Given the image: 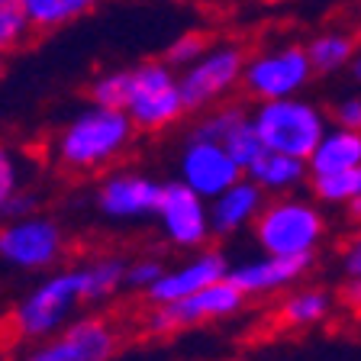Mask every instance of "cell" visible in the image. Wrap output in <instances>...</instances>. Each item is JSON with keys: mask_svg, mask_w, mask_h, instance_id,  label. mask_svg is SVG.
Segmentation results:
<instances>
[{"mask_svg": "<svg viewBox=\"0 0 361 361\" xmlns=\"http://www.w3.org/2000/svg\"><path fill=\"white\" fill-rule=\"evenodd\" d=\"M135 133L126 110L90 104L55 133L52 158L71 174H100L133 149Z\"/></svg>", "mask_w": 361, "mask_h": 361, "instance_id": "cell-1", "label": "cell"}, {"mask_svg": "<svg viewBox=\"0 0 361 361\" xmlns=\"http://www.w3.org/2000/svg\"><path fill=\"white\" fill-rule=\"evenodd\" d=\"M258 248L281 258H316V248L326 239V216L307 197H274L252 223Z\"/></svg>", "mask_w": 361, "mask_h": 361, "instance_id": "cell-2", "label": "cell"}, {"mask_svg": "<svg viewBox=\"0 0 361 361\" xmlns=\"http://www.w3.org/2000/svg\"><path fill=\"white\" fill-rule=\"evenodd\" d=\"M123 110L142 133H161L184 116V90H180V71L165 59L126 65V100Z\"/></svg>", "mask_w": 361, "mask_h": 361, "instance_id": "cell-3", "label": "cell"}, {"mask_svg": "<svg viewBox=\"0 0 361 361\" xmlns=\"http://www.w3.org/2000/svg\"><path fill=\"white\" fill-rule=\"evenodd\" d=\"M252 123H255L258 135H262L264 149L284 152V155L303 158L316 152L319 139L329 133V116L319 104L300 97H284V100H264L255 104L252 110Z\"/></svg>", "mask_w": 361, "mask_h": 361, "instance_id": "cell-4", "label": "cell"}, {"mask_svg": "<svg viewBox=\"0 0 361 361\" xmlns=\"http://www.w3.org/2000/svg\"><path fill=\"white\" fill-rule=\"evenodd\" d=\"M84 303L81 293V268L71 271H55L32 287L26 297L13 307L10 313V329L16 338H49L59 336L68 323L71 313Z\"/></svg>", "mask_w": 361, "mask_h": 361, "instance_id": "cell-5", "label": "cell"}, {"mask_svg": "<svg viewBox=\"0 0 361 361\" xmlns=\"http://www.w3.org/2000/svg\"><path fill=\"white\" fill-rule=\"evenodd\" d=\"M313 75H316V68L307 55V45L281 42V45H271V49L248 52L242 90L255 104L300 97L303 90H307V84L313 81Z\"/></svg>", "mask_w": 361, "mask_h": 361, "instance_id": "cell-6", "label": "cell"}, {"mask_svg": "<svg viewBox=\"0 0 361 361\" xmlns=\"http://www.w3.org/2000/svg\"><path fill=\"white\" fill-rule=\"evenodd\" d=\"M248 52L239 42H210L207 52L180 71V90L190 113H203L216 104H226L242 87Z\"/></svg>", "mask_w": 361, "mask_h": 361, "instance_id": "cell-7", "label": "cell"}, {"mask_svg": "<svg viewBox=\"0 0 361 361\" xmlns=\"http://www.w3.org/2000/svg\"><path fill=\"white\" fill-rule=\"evenodd\" d=\"M65 255V233L52 216H13L0 226V262L23 271H45Z\"/></svg>", "mask_w": 361, "mask_h": 361, "instance_id": "cell-8", "label": "cell"}, {"mask_svg": "<svg viewBox=\"0 0 361 361\" xmlns=\"http://www.w3.org/2000/svg\"><path fill=\"white\" fill-rule=\"evenodd\" d=\"M248 297L233 284V281H219L213 287L190 293L178 303H165V307H152L145 329L155 336H171L178 329H190V326L216 323V319H229L242 310Z\"/></svg>", "mask_w": 361, "mask_h": 361, "instance_id": "cell-9", "label": "cell"}, {"mask_svg": "<svg viewBox=\"0 0 361 361\" xmlns=\"http://www.w3.org/2000/svg\"><path fill=\"white\" fill-rule=\"evenodd\" d=\"M120 352V329L106 316L71 319L55 338L36 345L23 361H113Z\"/></svg>", "mask_w": 361, "mask_h": 361, "instance_id": "cell-10", "label": "cell"}, {"mask_svg": "<svg viewBox=\"0 0 361 361\" xmlns=\"http://www.w3.org/2000/svg\"><path fill=\"white\" fill-rule=\"evenodd\" d=\"M165 194V184L142 171H110L100 178L94 190L100 216L116 223H135V219L158 216V203Z\"/></svg>", "mask_w": 361, "mask_h": 361, "instance_id": "cell-11", "label": "cell"}, {"mask_svg": "<svg viewBox=\"0 0 361 361\" xmlns=\"http://www.w3.org/2000/svg\"><path fill=\"white\" fill-rule=\"evenodd\" d=\"M242 178H245V168L229 155L223 142L188 135V142L178 155V180H184L203 200H213L233 184H239Z\"/></svg>", "mask_w": 361, "mask_h": 361, "instance_id": "cell-12", "label": "cell"}, {"mask_svg": "<svg viewBox=\"0 0 361 361\" xmlns=\"http://www.w3.org/2000/svg\"><path fill=\"white\" fill-rule=\"evenodd\" d=\"M155 219L165 239L178 248H203L213 235L210 200H203L184 180H168L165 184Z\"/></svg>", "mask_w": 361, "mask_h": 361, "instance_id": "cell-13", "label": "cell"}, {"mask_svg": "<svg viewBox=\"0 0 361 361\" xmlns=\"http://www.w3.org/2000/svg\"><path fill=\"white\" fill-rule=\"evenodd\" d=\"M229 258L219 252V248H203L197 252L190 262L178 264V268L165 271L161 278H158L155 287H149L145 293V300L152 307H165V303H178L190 293L203 290V287H213L219 281H229Z\"/></svg>", "mask_w": 361, "mask_h": 361, "instance_id": "cell-14", "label": "cell"}, {"mask_svg": "<svg viewBox=\"0 0 361 361\" xmlns=\"http://www.w3.org/2000/svg\"><path fill=\"white\" fill-rule=\"evenodd\" d=\"M313 268V258H281V255H262L258 262H242L229 271V281L239 287L245 297H268L297 281Z\"/></svg>", "mask_w": 361, "mask_h": 361, "instance_id": "cell-15", "label": "cell"}, {"mask_svg": "<svg viewBox=\"0 0 361 361\" xmlns=\"http://www.w3.org/2000/svg\"><path fill=\"white\" fill-rule=\"evenodd\" d=\"M264 203H268L264 190L252 178H242L239 184H233L229 190H223L219 197L210 200L213 235H235L239 229L252 226L258 219V213L264 210Z\"/></svg>", "mask_w": 361, "mask_h": 361, "instance_id": "cell-16", "label": "cell"}, {"mask_svg": "<svg viewBox=\"0 0 361 361\" xmlns=\"http://www.w3.org/2000/svg\"><path fill=\"white\" fill-rule=\"evenodd\" d=\"M245 178L255 180L264 194L284 197V194H293V190L310 178V165L303 161V158H293V155H284V152L264 149L262 155L245 168Z\"/></svg>", "mask_w": 361, "mask_h": 361, "instance_id": "cell-17", "label": "cell"}, {"mask_svg": "<svg viewBox=\"0 0 361 361\" xmlns=\"http://www.w3.org/2000/svg\"><path fill=\"white\" fill-rule=\"evenodd\" d=\"M310 178L319 174H342L361 165V133L342 126H329V133L319 139L316 152L310 155Z\"/></svg>", "mask_w": 361, "mask_h": 361, "instance_id": "cell-18", "label": "cell"}, {"mask_svg": "<svg viewBox=\"0 0 361 361\" xmlns=\"http://www.w3.org/2000/svg\"><path fill=\"white\" fill-rule=\"evenodd\" d=\"M329 316H332V293L323 290V287L293 290L278 307V323L287 326V329H310V326L326 323Z\"/></svg>", "mask_w": 361, "mask_h": 361, "instance_id": "cell-19", "label": "cell"}, {"mask_svg": "<svg viewBox=\"0 0 361 361\" xmlns=\"http://www.w3.org/2000/svg\"><path fill=\"white\" fill-rule=\"evenodd\" d=\"M307 55H310V61H313L316 75H336V71L352 68L355 55H358V39L342 30L316 32L307 42Z\"/></svg>", "mask_w": 361, "mask_h": 361, "instance_id": "cell-20", "label": "cell"}, {"mask_svg": "<svg viewBox=\"0 0 361 361\" xmlns=\"http://www.w3.org/2000/svg\"><path fill=\"white\" fill-rule=\"evenodd\" d=\"M100 4L104 0H23V7L30 13V23L36 32L65 30L71 23L84 20L87 13H94Z\"/></svg>", "mask_w": 361, "mask_h": 361, "instance_id": "cell-21", "label": "cell"}, {"mask_svg": "<svg viewBox=\"0 0 361 361\" xmlns=\"http://www.w3.org/2000/svg\"><path fill=\"white\" fill-rule=\"evenodd\" d=\"M126 268L129 264L116 255H104V258H94L90 264L81 268V293H84V303H100V300H110L113 293L126 287Z\"/></svg>", "mask_w": 361, "mask_h": 361, "instance_id": "cell-22", "label": "cell"}, {"mask_svg": "<svg viewBox=\"0 0 361 361\" xmlns=\"http://www.w3.org/2000/svg\"><path fill=\"white\" fill-rule=\"evenodd\" d=\"M313 197L319 203H332V207H348V203L361 200V165L342 174H319L310 178Z\"/></svg>", "mask_w": 361, "mask_h": 361, "instance_id": "cell-23", "label": "cell"}, {"mask_svg": "<svg viewBox=\"0 0 361 361\" xmlns=\"http://www.w3.org/2000/svg\"><path fill=\"white\" fill-rule=\"evenodd\" d=\"M32 32L36 30H32L23 0H0V55L7 59L16 49H23Z\"/></svg>", "mask_w": 361, "mask_h": 361, "instance_id": "cell-24", "label": "cell"}, {"mask_svg": "<svg viewBox=\"0 0 361 361\" xmlns=\"http://www.w3.org/2000/svg\"><path fill=\"white\" fill-rule=\"evenodd\" d=\"M223 145L229 149V155H233L242 168H248L258 155H262V152H264V142H262V135H258L255 123H252V110H248L245 116H242V120L235 123L229 133H226Z\"/></svg>", "mask_w": 361, "mask_h": 361, "instance_id": "cell-25", "label": "cell"}, {"mask_svg": "<svg viewBox=\"0 0 361 361\" xmlns=\"http://www.w3.org/2000/svg\"><path fill=\"white\" fill-rule=\"evenodd\" d=\"M87 94H90V104L123 110V100H126V65L100 71V75L87 84Z\"/></svg>", "mask_w": 361, "mask_h": 361, "instance_id": "cell-26", "label": "cell"}, {"mask_svg": "<svg viewBox=\"0 0 361 361\" xmlns=\"http://www.w3.org/2000/svg\"><path fill=\"white\" fill-rule=\"evenodd\" d=\"M207 45H210V42H207V36H203V32H197V30L178 32V36L168 42V49H165V61L171 68H178V71H184V68L194 65V61L207 52Z\"/></svg>", "mask_w": 361, "mask_h": 361, "instance_id": "cell-27", "label": "cell"}, {"mask_svg": "<svg viewBox=\"0 0 361 361\" xmlns=\"http://www.w3.org/2000/svg\"><path fill=\"white\" fill-rule=\"evenodd\" d=\"M20 190H23L20 161H16V155L7 149V145L0 142V216H4V210H7L10 200H13Z\"/></svg>", "mask_w": 361, "mask_h": 361, "instance_id": "cell-28", "label": "cell"}, {"mask_svg": "<svg viewBox=\"0 0 361 361\" xmlns=\"http://www.w3.org/2000/svg\"><path fill=\"white\" fill-rule=\"evenodd\" d=\"M165 271L168 268L158 262V258H135V262H129V268H126V287L129 290L149 293V287H155Z\"/></svg>", "mask_w": 361, "mask_h": 361, "instance_id": "cell-29", "label": "cell"}, {"mask_svg": "<svg viewBox=\"0 0 361 361\" xmlns=\"http://www.w3.org/2000/svg\"><path fill=\"white\" fill-rule=\"evenodd\" d=\"M332 126L361 133V94H348V97H342L332 106Z\"/></svg>", "mask_w": 361, "mask_h": 361, "instance_id": "cell-30", "label": "cell"}, {"mask_svg": "<svg viewBox=\"0 0 361 361\" xmlns=\"http://www.w3.org/2000/svg\"><path fill=\"white\" fill-rule=\"evenodd\" d=\"M342 271H345V278H358L361 274V226L358 233L348 239L345 252H342Z\"/></svg>", "mask_w": 361, "mask_h": 361, "instance_id": "cell-31", "label": "cell"}, {"mask_svg": "<svg viewBox=\"0 0 361 361\" xmlns=\"http://www.w3.org/2000/svg\"><path fill=\"white\" fill-rule=\"evenodd\" d=\"M338 303L352 316H361V274L358 278H345V284L338 290Z\"/></svg>", "mask_w": 361, "mask_h": 361, "instance_id": "cell-32", "label": "cell"}, {"mask_svg": "<svg viewBox=\"0 0 361 361\" xmlns=\"http://www.w3.org/2000/svg\"><path fill=\"white\" fill-rule=\"evenodd\" d=\"M36 207H39V197L30 194V190H20V194L10 200L7 210H4V216H10V219H13V216H30Z\"/></svg>", "mask_w": 361, "mask_h": 361, "instance_id": "cell-33", "label": "cell"}, {"mask_svg": "<svg viewBox=\"0 0 361 361\" xmlns=\"http://www.w3.org/2000/svg\"><path fill=\"white\" fill-rule=\"evenodd\" d=\"M348 71H352V78L361 84V49H358V55H355V61H352V68H348Z\"/></svg>", "mask_w": 361, "mask_h": 361, "instance_id": "cell-34", "label": "cell"}, {"mask_svg": "<svg viewBox=\"0 0 361 361\" xmlns=\"http://www.w3.org/2000/svg\"><path fill=\"white\" fill-rule=\"evenodd\" d=\"M0 75H4V55H0Z\"/></svg>", "mask_w": 361, "mask_h": 361, "instance_id": "cell-35", "label": "cell"}]
</instances>
